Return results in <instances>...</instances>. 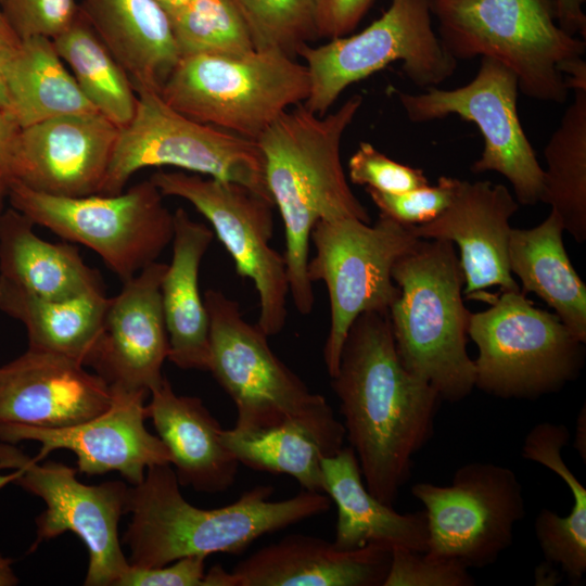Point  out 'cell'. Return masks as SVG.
Instances as JSON below:
<instances>
[{
  "instance_id": "obj_1",
  "label": "cell",
  "mask_w": 586,
  "mask_h": 586,
  "mask_svg": "<svg viewBox=\"0 0 586 586\" xmlns=\"http://www.w3.org/2000/svg\"><path fill=\"white\" fill-rule=\"evenodd\" d=\"M331 386L370 494L393 506L410 479L412 457L434 432L440 395L402 364L388 311L352 323Z\"/></svg>"
},
{
  "instance_id": "obj_2",
  "label": "cell",
  "mask_w": 586,
  "mask_h": 586,
  "mask_svg": "<svg viewBox=\"0 0 586 586\" xmlns=\"http://www.w3.org/2000/svg\"><path fill=\"white\" fill-rule=\"evenodd\" d=\"M364 99L354 94L335 112L318 115L304 104L280 115L257 139L267 190L284 227L290 295L302 315L315 303L307 275L310 233L321 220L371 222L352 191L341 161V142Z\"/></svg>"
},
{
  "instance_id": "obj_3",
  "label": "cell",
  "mask_w": 586,
  "mask_h": 586,
  "mask_svg": "<svg viewBox=\"0 0 586 586\" xmlns=\"http://www.w3.org/2000/svg\"><path fill=\"white\" fill-rule=\"evenodd\" d=\"M171 464H154L131 485L127 513L130 523L123 543L128 563L156 568L189 556L238 555L263 535L327 512L331 499L321 492L303 491L294 497L271 501L275 488L256 485L239 499L217 509L188 502Z\"/></svg>"
},
{
  "instance_id": "obj_4",
  "label": "cell",
  "mask_w": 586,
  "mask_h": 586,
  "mask_svg": "<svg viewBox=\"0 0 586 586\" xmlns=\"http://www.w3.org/2000/svg\"><path fill=\"white\" fill-rule=\"evenodd\" d=\"M399 296L388 309L403 366L430 383L441 400L456 403L474 388V361L467 353L471 313L462 301L464 278L454 243L418 239L395 262Z\"/></svg>"
},
{
  "instance_id": "obj_5",
  "label": "cell",
  "mask_w": 586,
  "mask_h": 586,
  "mask_svg": "<svg viewBox=\"0 0 586 586\" xmlns=\"http://www.w3.org/2000/svg\"><path fill=\"white\" fill-rule=\"evenodd\" d=\"M207 371L233 400L240 432L295 423L311 432L330 456L343 448L345 429L327 399L313 393L272 352L268 336L247 322L237 301L208 289Z\"/></svg>"
},
{
  "instance_id": "obj_6",
  "label": "cell",
  "mask_w": 586,
  "mask_h": 586,
  "mask_svg": "<svg viewBox=\"0 0 586 586\" xmlns=\"http://www.w3.org/2000/svg\"><path fill=\"white\" fill-rule=\"evenodd\" d=\"M431 10L454 59H495L515 74L524 95L566 101L570 89L558 67L584 58L586 42L556 24L551 0H434Z\"/></svg>"
},
{
  "instance_id": "obj_7",
  "label": "cell",
  "mask_w": 586,
  "mask_h": 586,
  "mask_svg": "<svg viewBox=\"0 0 586 586\" xmlns=\"http://www.w3.org/2000/svg\"><path fill=\"white\" fill-rule=\"evenodd\" d=\"M309 91L305 64L278 50L255 49L180 56L158 93L195 122L256 141Z\"/></svg>"
},
{
  "instance_id": "obj_8",
  "label": "cell",
  "mask_w": 586,
  "mask_h": 586,
  "mask_svg": "<svg viewBox=\"0 0 586 586\" xmlns=\"http://www.w3.org/2000/svg\"><path fill=\"white\" fill-rule=\"evenodd\" d=\"M500 293L491 296L487 309L470 315L468 336L477 347L474 387L499 398L532 400L575 381L585 343L523 291Z\"/></svg>"
},
{
  "instance_id": "obj_9",
  "label": "cell",
  "mask_w": 586,
  "mask_h": 586,
  "mask_svg": "<svg viewBox=\"0 0 586 586\" xmlns=\"http://www.w3.org/2000/svg\"><path fill=\"white\" fill-rule=\"evenodd\" d=\"M149 179L117 194L66 198L8 180L12 208L36 226L100 256L123 282L157 260L171 243L174 213Z\"/></svg>"
},
{
  "instance_id": "obj_10",
  "label": "cell",
  "mask_w": 586,
  "mask_h": 586,
  "mask_svg": "<svg viewBox=\"0 0 586 586\" xmlns=\"http://www.w3.org/2000/svg\"><path fill=\"white\" fill-rule=\"evenodd\" d=\"M136 92L135 114L119 128L98 194L122 192L143 168L170 166L242 184L273 203L255 141L184 116L155 90Z\"/></svg>"
},
{
  "instance_id": "obj_11",
  "label": "cell",
  "mask_w": 586,
  "mask_h": 586,
  "mask_svg": "<svg viewBox=\"0 0 586 586\" xmlns=\"http://www.w3.org/2000/svg\"><path fill=\"white\" fill-rule=\"evenodd\" d=\"M310 91L304 105L326 115L351 85L400 61L407 78L420 88L436 87L458 61L442 46L432 26L431 0H390L388 8L361 31L303 46Z\"/></svg>"
},
{
  "instance_id": "obj_12",
  "label": "cell",
  "mask_w": 586,
  "mask_h": 586,
  "mask_svg": "<svg viewBox=\"0 0 586 586\" xmlns=\"http://www.w3.org/2000/svg\"><path fill=\"white\" fill-rule=\"evenodd\" d=\"M411 227L379 215L372 225L357 218L318 221L310 233L315 255L307 275L324 283L330 328L323 346L328 374L339 368L341 351L355 319L366 311H388L399 296L392 278L395 262L418 240Z\"/></svg>"
},
{
  "instance_id": "obj_13",
  "label": "cell",
  "mask_w": 586,
  "mask_h": 586,
  "mask_svg": "<svg viewBox=\"0 0 586 586\" xmlns=\"http://www.w3.org/2000/svg\"><path fill=\"white\" fill-rule=\"evenodd\" d=\"M13 469L0 476V486L14 483L40 497L47 508L36 518L39 544L65 532L75 533L86 545L89 564L86 586H116L128 569L118 537V523L127 513L130 487L122 481L87 485L76 479V469L60 462L40 463L13 444L0 442V469Z\"/></svg>"
},
{
  "instance_id": "obj_14",
  "label": "cell",
  "mask_w": 586,
  "mask_h": 586,
  "mask_svg": "<svg viewBox=\"0 0 586 586\" xmlns=\"http://www.w3.org/2000/svg\"><path fill=\"white\" fill-rule=\"evenodd\" d=\"M150 180L163 196L188 201L208 220L237 273L256 289V324L268 337L280 333L288 319L290 288L284 256L270 246L273 203L242 184L199 174L158 170Z\"/></svg>"
},
{
  "instance_id": "obj_15",
  "label": "cell",
  "mask_w": 586,
  "mask_h": 586,
  "mask_svg": "<svg viewBox=\"0 0 586 586\" xmlns=\"http://www.w3.org/2000/svg\"><path fill=\"white\" fill-rule=\"evenodd\" d=\"M393 91L412 123L449 115L474 123L483 137L484 149L472 164V173L502 175L521 205L540 202L544 168L521 125L517 111L518 78L510 68L495 59L482 56L475 77L459 88L430 87L420 93Z\"/></svg>"
},
{
  "instance_id": "obj_16",
  "label": "cell",
  "mask_w": 586,
  "mask_h": 586,
  "mask_svg": "<svg viewBox=\"0 0 586 586\" xmlns=\"http://www.w3.org/2000/svg\"><path fill=\"white\" fill-rule=\"evenodd\" d=\"M411 493L425 508V552L469 569L494 563L512 544L514 526L525 514L517 474L493 462H469L457 469L449 485L420 482Z\"/></svg>"
},
{
  "instance_id": "obj_17",
  "label": "cell",
  "mask_w": 586,
  "mask_h": 586,
  "mask_svg": "<svg viewBox=\"0 0 586 586\" xmlns=\"http://www.w3.org/2000/svg\"><path fill=\"white\" fill-rule=\"evenodd\" d=\"M112 403L100 415L77 425L47 429L24 424H0V442L41 444L35 461L58 449L77 456V470L89 475L118 472L130 485L145 476L149 467L170 464L163 441L145 428V399L150 393L112 386Z\"/></svg>"
},
{
  "instance_id": "obj_18",
  "label": "cell",
  "mask_w": 586,
  "mask_h": 586,
  "mask_svg": "<svg viewBox=\"0 0 586 586\" xmlns=\"http://www.w3.org/2000/svg\"><path fill=\"white\" fill-rule=\"evenodd\" d=\"M119 127L98 112L62 115L20 129L7 180L56 196L98 194Z\"/></svg>"
},
{
  "instance_id": "obj_19",
  "label": "cell",
  "mask_w": 586,
  "mask_h": 586,
  "mask_svg": "<svg viewBox=\"0 0 586 586\" xmlns=\"http://www.w3.org/2000/svg\"><path fill=\"white\" fill-rule=\"evenodd\" d=\"M112 387L69 357L29 348L0 367V424L59 429L107 409Z\"/></svg>"
},
{
  "instance_id": "obj_20",
  "label": "cell",
  "mask_w": 586,
  "mask_h": 586,
  "mask_svg": "<svg viewBox=\"0 0 586 586\" xmlns=\"http://www.w3.org/2000/svg\"><path fill=\"white\" fill-rule=\"evenodd\" d=\"M167 264L154 262L110 297L92 368L106 382L150 393L164 379L169 342L161 300Z\"/></svg>"
},
{
  "instance_id": "obj_21",
  "label": "cell",
  "mask_w": 586,
  "mask_h": 586,
  "mask_svg": "<svg viewBox=\"0 0 586 586\" xmlns=\"http://www.w3.org/2000/svg\"><path fill=\"white\" fill-rule=\"evenodd\" d=\"M520 204L506 186L458 179L451 202L435 219L411 227L419 239L446 240L460 251L467 297L482 298L484 290H521L509 268L510 218Z\"/></svg>"
},
{
  "instance_id": "obj_22",
  "label": "cell",
  "mask_w": 586,
  "mask_h": 586,
  "mask_svg": "<svg viewBox=\"0 0 586 586\" xmlns=\"http://www.w3.org/2000/svg\"><path fill=\"white\" fill-rule=\"evenodd\" d=\"M392 548L339 549L320 537L291 534L241 560L231 586H383Z\"/></svg>"
},
{
  "instance_id": "obj_23",
  "label": "cell",
  "mask_w": 586,
  "mask_h": 586,
  "mask_svg": "<svg viewBox=\"0 0 586 586\" xmlns=\"http://www.w3.org/2000/svg\"><path fill=\"white\" fill-rule=\"evenodd\" d=\"M150 395L146 416L170 453L179 484L209 494L230 488L240 463L201 398L177 395L165 377Z\"/></svg>"
},
{
  "instance_id": "obj_24",
  "label": "cell",
  "mask_w": 586,
  "mask_h": 586,
  "mask_svg": "<svg viewBox=\"0 0 586 586\" xmlns=\"http://www.w3.org/2000/svg\"><path fill=\"white\" fill-rule=\"evenodd\" d=\"M214 231L182 207L174 212L173 256L161 283L168 359L181 369L207 370L209 319L200 292L199 271Z\"/></svg>"
},
{
  "instance_id": "obj_25",
  "label": "cell",
  "mask_w": 586,
  "mask_h": 586,
  "mask_svg": "<svg viewBox=\"0 0 586 586\" xmlns=\"http://www.w3.org/2000/svg\"><path fill=\"white\" fill-rule=\"evenodd\" d=\"M323 493L337 508L333 544L354 550L369 544L426 551L424 511L398 513L367 489L358 459L351 446L321 460Z\"/></svg>"
},
{
  "instance_id": "obj_26",
  "label": "cell",
  "mask_w": 586,
  "mask_h": 586,
  "mask_svg": "<svg viewBox=\"0 0 586 586\" xmlns=\"http://www.w3.org/2000/svg\"><path fill=\"white\" fill-rule=\"evenodd\" d=\"M80 10L135 89L160 91L180 53L171 21L156 0H82Z\"/></svg>"
},
{
  "instance_id": "obj_27",
  "label": "cell",
  "mask_w": 586,
  "mask_h": 586,
  "mask_svg": "<svg viewBox=\"0 0 586 586\" xmlns=\"http://www.w3.org/2000/svg\"><path fill=\"white\" fill-rule=\"evenodd\" d=\"M14 208L0 217V278L43 298L63 300L104 291L98 270L71 243H52Z\"/></svg>"
},
{
  "instance_id": "obj_28",
  "label": "cell",
  "mask_w": 586,
  "mask_h": 586,
  "mask_svg": "<svg viewBox=\"0 0 586 586\" xmlns=\"http://www.w3.org/2000/svg\"><path fill=\"white\" fill-rule=\"evenodd\" d=\"M109 302L104 291L48 300L0 278V310L24 324L28 347L86 367L94 361Z\"/></svg>"
},
{
  "instance_id": "obj_29",
  "label": "cell",
  "mask_w": 586,
  "mask_h": 586,
  "mask_svg": "<svg viewBox=\"0 0 586 586\" xmlns=\"http://www.w3.org/2000/svg\"><path fill=\"white\" fill-rule=\"evenodd\" d=\"M563 231L553 211L534 228H512L509 268L521 280L524 293L539 296L570 332L586 343V285L569 258Z\"/></svg>"
},
{
  "instance_id": "obj_30",
  "label": "cell",
  "mask_w": 586,
  "mask_h": 586,
  "mask_svg": "<svg viewBox=\"0 0 586 586\" xmlns=\"http://www.w3.org/2000/svg\"><path fill=\"white\" fill-rule=\"evenodd\" d=\"M7 112L21 128L62 115L97 112L50 38L18 39L7 71Z\"/></svg>"
},
{
  "instance_id": "obj_31",
  "label": "cell",
  "mask_w": 586,
  "mask_h": 586,
  "mask_svg": "<svg viewBox=\"0 0 586 586\" xmlns=\"http://www.w3.org/2000/svg\"><path fill=\"white\" fill-rule=\"evenodd\" d=\"M547 169L540 202L551 206L564 231L586 241V90L574 100L544 149Z\"/></svg>"
},
{
  "instance_id": "obj_32",
  "label": "cell",
  "mask_w": 586,
  "mask_h": 586,
  "mask_svg": "<svg viewBox=\"0 0 586 586\" xmlns=\"http://www.w3.org/2000/svg\"><path fill=\"white\" fill-rule=\"evenodd\" d=\"M52 41L94 110L119 128L127 125L137 104L133 82L82 12Z\"/></svg>"
},
{
  "instance_id": "obj_33",
  "label": "cell",
  "mask_w": 586,
  "mask_h": 586,
  "mask_svg": "<svg viewBox=\"0 0 586 586\" xmlns=\"http://www.w3.org/2000/svg\"><path fill=\"white\" fill-rule=\"evenodd\" d=\"M222 442L239 463L291 475L303 489L323 493L321 460L330 455L304 426L288 423L255 432L224 430Z\"/></svg>"
},
{
  "instance_id": "obj_34",
  "label": "cell",
  "mask_w": 586,
  "mask_h": 586,
  "mask_svg": "<svg viewBox=\"0 0 586 586\" xmlns=\"http://www.w3.org/2000/svg\"><path fill=\"white\" fill-rule=\"evenodd\" d=\"M170 21L180 56L243 54L255 50L247 26L232 0H189Z\"/></svg>"
},
{
  "instance_id": "obj_35",
  "label": "cell",
  "mask_w": 586,
  "mask_h": 586,
  "mask_svg": "<svg viewBox=\"0 0 586 586\" xmlns=\"http://www.w3.org/2000/svg\"><path fill=\"white\" fill-rule=\"evenodd\" d=\"M256 50H278L294 58L319 38L317 0H232Z\"/></svg>"
},
{
  "instance_id": "obj_36",
  "label": "cell",
  "mask_w": 586,
  "mask_h": 586,
  "mask_svg": "<svg viewBox=\"0 0 586 586\" xmlns=\"http://www.w3.org/2000/svg\"><path fill=\"white\" fill-rule=\"evenodd\" d=\"M469 568L451 558H441L407 548H392L383 586H473Z\"/></svg>"
},
{
  "instance_id": "obj_37",
  "label": "cell",
  "mask_w": 586,
  "mask_h": 586,
  "mask_svg": "<svg viewBox=\"0 0 586 586\" xmlns=\"http://www.w3.org/2000/svg\"><path fill=\"white\" fill-rule=\"evenodd\" d=\"M457 178L441 176L435 186H424L404 193H386L366 188L380 215L404 226L426 224L442 214L454 196Z\"/></svg>"
},
{
  "instance_id": "obj_38",
  "label": "cell",
  "mask_w": 586,
  "mask_h": 586,
  "mask_svg": "<svg viewBox=\"0 0 586 586\" xmlns=\"http://www.w3.org/2000/svg\"><path fill=\"white\" fill-rule=\"evenodd\" d=\"M0 9L11 31L18 38L53 39L79 16L77 0H1Z\"/></svg>"
},
{
  "instance_id": "obj_39",
  "label": "cell",
  "mask_w": 586,
  "mask_h": 586,
  "mask_svg": "<svg viewBox=\"0 0 586 586\" xmlns=\"http://www.w3.org/2000/svg\"><path fill=\"white\" fill-rule=\"evenodd\" d=\"M348 177L355 184L386 193H404L429 184L422 169L387 157L369 142H360L351 156Z\"/></svg>"
},
{
  "instance_id": "obj_40",
  "label": "cell",
  "mask_w": 586,
  "mask_h": 586,
  "mask_svg": "<svg viewBox=\"0 0 586 586\" xmlns=\"http://www.w3.org/2000/svg\"><path fill=\"white\" fill-rule=\"evenodd\" d=\"M570 431L564 424L542 422L534 425L524 438L521 455L559 475L570 488L574 504L572 511L586 518V488L564 462L561 450L569 443Z\"/></svg>"
},
{
  "instance_id": "obj_41",
  "label": "cell",
  "mask_w": 586,
  "mask_h": 586,
  "mask_svg": "<svg viewBox=\"0 0 586 586\" xmlns=\"http://www.w3.org/2000/svg\"><path fill=\"white\" fill-rule=\"evenodd\" d=\"M205 560L203 556H189L156 568L129 564L116 586H203Z\"/></svg>"
},
{
  "instance_id": "obj_42",
  "label": "cell",
  "mask_w": 586,
  "mask_h": 586,
  "mask_svg": "<svg viewBox=\"0 0 586 586\" xmlns=\"http://www.w3.org/2000/svg\"><path fill=\"white\" fill-rule=\"evenodd\" d=\"M373 0H317V31L329 39L348 35Z\"/></svg>"
},
{
  "instance_id": "obj_43",
  "label": "cell",
  "mask_w": 586,
  "mask_h": 586,
  "mask_svg": "<svg viewBox=\"0 0 586 586\" xmlns=\"http://www.w3.org/2000/svg\"><path fill=\"white\" fill-rule=\"evenodd\" d=\"M555 13L559 26L575 36H586V16L583 11L585 0H553Z\"/></svg>"
},
{
  "instance_id": "obj_44",
  "label": "cell",
  "mask_w": 586,
  "mask_h": 586,
  "mask_svg": "<svg viewBox=\"0 0 586 586\" xmlns=\"http://www.w3.org/2000/svg\"><path fill=\"white\" fill-rule=\"evenodd\" d=\"M21 127L4 110H0V177L7 180L9 162ZM8 181V180H7Z\"/></svg>"
},
{
  "instance_id": "obj_45",
  "label": "cell",
  "mask_w": 586,
  "mask_h": 586,
  "mask_svg": "<svg viewBox=\"0 0 586 586\" xmlns=\"http://www.w3.org/2000/svg\"><path fill=\"white\" fill-rule=\"evenodd\" d=\"M18 38L10 28L0 29V110L7 111L9 94L7 88V71Z\"/></svg>"
},
{
  "instance_id": "obj_46",
  "label": "cell",
  "mask_w": 586,
  "mask_h": 586,
  "mask_svg": "<svg viewBox=\"0 0 586 586\" xmlns=\"http://www.w3.org/2000/svg\"><path fill=\"white\" fill-rule=\"evenodd\" d=\"M574 448L577 450L582 460L586 462V407L579 410L576 421V430L574 437Z\"/></svg>"
},
{
  "instance_id": "obj_47",
  "label": "cell",
  "mask_w": 586,
  "mask_h": 586,
  "mask_svg": "<svg viewBox=\"0 0 586 586\" xmlns=\"http://www.w3.org/2000/svg\"><path fill=\"white\" fill-rule=\"evenodd\" d=\"M203 586H231L230 572L220 565L212 566L205 573Z\"/></svg>"
},
{
  "instance_id": "obj_48",
  "label": "cell",
  "mask_w": 586,
  "mask_h": 586,
  "mask_svg": "<svg viewBox=\"0 0 586 586\" xmlns=\"http://www.w3.org/2000/svg\"><path fill=\"white\" fill-rule=\"evenodd\" d=\"M13 560L0 555V586H14L18 584V577L12 568Z\"/></svg>"
},
{
  "instance_id": "obj_49",
  "label": "cell",
  "mask_w": 586,
  "mask_h": 586,
  "mask_svg": "<svg viewBox=\"0 0 586 586\" xmlns=\"http://www.w3.org/2000/svg\"><path fill=\"white\" fill-rule=\"evenodd\" d=\"M167 12L169 17L183 7L189 0H156Z\"/></svg>"
},
{
  "instance_id": "obj_50",
  "label": "cell",
  "mask_w": 586,
  "mask_h": 586,
  "mask_svg": "<svg viewBox=\"0 0 586 586\" xmlns=\"http://www.w3.org/2000/svg\"><path fill=\"white\" fill-rule=\"evenodd\" d=\"M8 199V181L0 177V217L3 213V202Z\"/></svg>"
},
{
  "instance_id": "obj_51",
  "label": "cell",
  "mask_w": 586,
  "mask_h": 586,
  "mask_svg": "<svg viewBox=\"0 0 586 586\" xmlns=\"http://www.w3.org/2000/svg\"><path fill=\"white\" fill-rule=\"evenodd\" d=\"M2 28H9L5 21H4V17L2 15V12H1V9H0V29Z\"/></svg>"
},
{
  "instance_id": "obj_52",
  "label": "cell",
  "mask_w": 586,
  "mask_h": 586,
  "mask_svg": "<svg viewBox=\"0 0 586 586\" xmlns=\"http://www.w3.org/2000/svg\"><path fill=\"white\" fill-rule=\"evenodd\" d=\"M431 1H434V0H431Z\"/></svg>"
},
{
  "instance_id": "obj_53",
  "label": "cell",
  "mask_w": 586,
  "mask_h": 586,
  "mask_svg": "<svg viewBox=\"0 0 586 586\" xmlns=\"http://www.w3.org/2000/svg\"><path fill=\"white\" fill-rule=\"evenodd\" d=\"M1 1V0H0Z\"/></svg>"
}]
</instances>
